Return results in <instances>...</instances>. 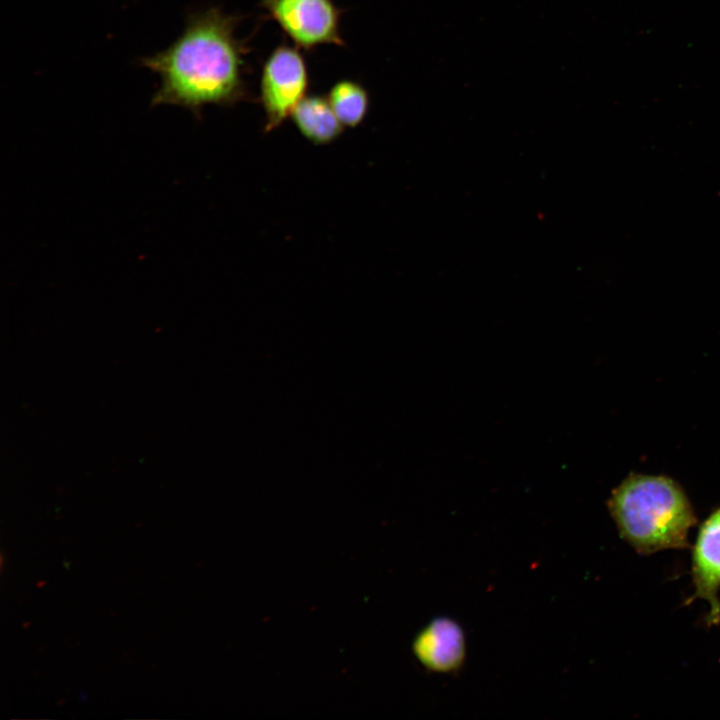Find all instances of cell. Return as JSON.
Masks as SVG:
<instances>
[{
    "instance_id": "cell-1",
    "label": "cell",
    "mask_w": 720,
    "mask_h": 720,
    "mask_svg": "<svg viewBox=\"0 0 720 720\" xmlns=\"http://www.w3.org/2000/svg\"><path fill=\"white\" fill-rule=\"evenodd\" d=\"M239 18L211 7L189 15L183 32L141 64L158 75L152 105H174L201 117L206 105L232 106L247 98L246 46L236 37Z\"/></svg>"
},
{
    "instance_id": "cell-2",
    "label": "cell",
    "mask_w": 720,
    "mask_h": 720,
    "mask_svg": "<svg viewBox=\"0 0 720 720\" xmlns=\"http://www.w3.org/2000/svg\"><path fill=\"white\" fill-rule=\"evenodd\" d=\"M607 507L620 538L640 555L691 547L698 519L684 489L668 476L630 473Z\"/></svg>"
},
{
    "instance_id": "cell-3",
    "label": "cell",
    "mask_w": 720,
    "mask_h": 720,
    "mask_svg": "<svg viewBox=\"0 0 720 720\" xmlns=\"http://www.w3.org/2000/svg\"><path fill=\"white\" fill-rule=\"evenodd\" d=\"M306 61L296 47L280 45L266 59L260 78V102L265 112L266 133L280 127L307 96Z\"/></svg>"
},
{
    "instance_id": "cell-4",
    "label": "cell",
    "mask_w": 720,
    "mask_h": 720,
    "mask_svg": "<svg viewBox=\"0 0 720 720\" xmlns=\"http://www.w3.org/2000/svg\"><path fill=\"white\" fill-rule=\"evenodd\" d=\"M261 6L297 48L345 45L340 34L342 11L333 0H261Z\"/></svg>"
},
{
    "instance_id": "cell-5",
    "label": "cell",
    "mask_w": 720,
    "mask_h": 720,
    "mask_svg": "<svg viewBox=\"0 0 720 720\" xmlns=\"http://www.w3.org/2000/svg\"><path fill=\"white\" fill-rule=\"evenodd\" d=\"M693 595L687 603L702 599L709 604L708 626L720 623V506L699 525L691 550Z\"/></svg>"
},
{
    "instance_id": "cell-6",
    "label": "cell",
    "mask_w": 720,
    "mask_h": 720,
    "mask_svg": "<svg viewBox=\"0 0 720 720\" xmlns=\"http://www.w3.org/2000/svg\"><path fill=\"white\" fill-rule=\"evenodd\" d=\"M412 651L428 671L450 674L459 671L466 659V637L462 626L452 618L431 620L415 636Z\"/></svg>"
},
{
    "instance_id": "cell-7",
    "label": "cell",
    "mask_w": 720,
    "mask_h": 720,
    "mask_svg": "<svg viewBox=\"0 0 720 720\" xmlns=\"http://www.w3.org/2000/svg\"><path fill=\"white\" fill-rule=\"evenodd\" d=\"M291 118L299 132L316 145L334 142L344 128L327 97L321 95H307L296 106Z\"/></svg>"
},
{
    "instance_id": "cell-8",
    "label": "cell",
    "mask_w": 720,
    "mask_h": 720,
    "mask_svg": "<svg viewBox=\"0 0 720 720\" xmlns=\"http://www.w3.org/2000/svg\"><path fill=\"white\" fill-rule=\"evenodd\" d=\"M327 99L340 122L347 127H357L369 110V95L358 82L341 80L329 90Z\"/></svg>"
}]
</instances>
